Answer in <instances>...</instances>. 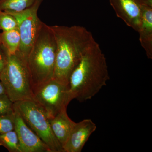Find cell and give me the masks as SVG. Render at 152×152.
<instances>
[{
  "label": "cell",
  "instance_id": "6da1fadb",
  "mask_svg": "<svg viewBox=\"0 0 152 152\" xmlns=\"http://www.w3.org/2000/svg\"><path fill=\"white\" fill-rule=\"evenodd\" d=\"M50 26L57 45L53 79L69 85L71 74L87 49L96 40L92 33L82 26Z\"/></svg>",
  "mask_w": 152,
  "mask_h": 152
},
{
  "label": "cell",
  "instance_id": "7a4b0ae2",
  "mask_svg": "<svg viewBox=\"0 0 152 152\" xmlns=\"http://www.w3.org/2000/svg\"><path fill=\"white\" fill-rule=\"evenodd\" d=\"M109 79L105 56L95 41L71 74L69 81L71 97L80 102L91 99L106 86Z\"/></svg>",
  "mask_w": 152,
  "mask_h": 152
},
{
  "label": "cell",
  "instance_id": "3957f363",
  "mask_svg": "<svg viewBox=\"0 0 152 152\" xmlns=\"http://www.w3.org/2000/svg\"><path fill=\"white\" fill-rule=\"evenodd\" d=\"M56 54L53 33L50 26L42 22L26 59L33 88L53 78Z\"/></svg>",
  "mask_w": 152,
  "mask_h": 152
},
{
  "label": "cell",
  "instance_id": "277c9868",
  "mask_svg": "<svg viewBox=\"0 0 152 152\" xmlns=\"http://www.w3.org/2000/svg\"><path fill=\"white\" fill-rule=\"evenodd\" d=\"M0 80L6 94L13 103L33 99L32 85L26 60L19 51L9 55Z\"/></svg>",
  "mask_w": 152,
  "mask_h": 152
},
{
  "label": "cell",
  "instance_id": "5b68a950",
  "mask_svg": "<svg viewBox=\"0 0 152 152\" xmlns=\"http://www.w3.org/2000/svg\"><path fill=\"white\" fill-rule=\"evenodd\" d=\"M13 109L18 112L26 124L49 147L51 152H64L54 134L46 113L33 99L13 103Z\"/></svg>",
  "mask_w": 152,
  "mask_h": 152
},
{
  "label": "cell",
  "instance_id": "8992f818",
  "mask_svg": "<svg viewBox=\"0 0 152 152\" xmlns=\"http://www.w3.org/2000/svg\"><path fill=\"white\" fill-rule=\"evenodd\" d=\"M34 100L42 108L49 119L63 110L72 100L69 85L54 79L33 88Z\"/></svg>",
  "mask_w": 152,
  "mask_h": 152
},
{
  "label": "cell",
  "instance_id": "52a82bcc",
  "mask_svg": "<svg viewBox=\"0 0 152 152\" xmlns=\"http://www.w3.org/2000/svg\"><path fill=\"white\" fill-rule=\"evenodd\" d=\"M42 1L36 0L31 7L21 12L5 11L16 20L21 38L19 52L26 60L42 23L37 13Z\"/></svg>",
  "mask_w": 152,
  "mask_h": 152
},
{
  "label": "cell",
  "instance_id": "ba28073f",
  "mask_svg": "<svg viewBox=\"0 0 152 152\" xmlns=\"http://www.w3.org/2000/svg\"><path fill=\"white\" fill-rule=\"evenodd\" d=\"M14 111V130L18 135L21 152H51L49 147L26 124L18 112L15 109Z\"/></svg>",
  "mask_w": 152,
  "mask_h": 152
},
{
  "label": "cell",
  "instance_id": "9c48e42d",
  "mask_svg": "<svg viewBox=\"0 0 152 152\" xmlns=\"http://www.w3.org/2000/svg\"><path fill=\"white\" fill-rule=\"evenodd\" d=\"M109 1L117 16L138 32L142 16V7L139 0H109Z\"/></svg>",
  "mask_w": 152,
  "mask_h": 152
},
{
  "label": "cell",
  "instance_id": "30bf717a",
  "mask_svg": "<svg viewBox=\"0 0 152 152\" xmlns=\"http://www.w3.org/2000/svg\"><path fill=\"white\" fill-rule=\"evenodd\" d=\"M96 124L90 119L76 123L63 148L64 152H80L90 136L96 129Z\"/></svg>",
  "mask_w": 152,
  "mask_h": 152
},
{
  "label": "cell",
  "instance_id": "8fae6325",
  "mask_svg": "<svg viewBox=\"0 0 152 152\" xmlns=\"http://www.w3.org/2000/svg\"><path fill=\"white\" fill-rule=\"evenodd\" d=\"M142 16L138 32L141 45L148 58L152 59V5H141Z\"/></svg>",
  "mask_w": 152,
  "mask_h": 152
},
{
  "label": "cell",
  "instance_id": "7c38bea8",
  "mask_svg": "<svg viewBox=\"0 0 152 152\" xmlns=\"http://www.w3.org/2000/svg\"><path fill=\"white\" fill-rule=\"evenodd\" d=\"M49 121L54 134L63 147L76 123L70 118L67 114L66 110L49 119Z\"/></svg>",
  "mask_w": 152,
  "mask_h": 152
},
{
  "label": "cell",
  "instance_id": "4fadbf2b",
  "mask_svg": "<svg viewBox=\"0 0 152 152\" xmlns=\"http://www.w3.org/2000/svg\"><path fill=\"white\" fill-rule=\"evenodd\" d=\"M0 43L10 55L14 54L19 51L21 38L18 28L0 33Z\"/></svg>",
  "mask_w": 152,
  "mask_h": 152
},
{
  "label": "cell",
  "instance_id": "5bb4252c",
  "mask_svg": "<svg viewBox=\"0 0 152 152\" xmlns=\"http://www.w3.org/2000/svg\"><path fill=\"white\" fill-rule=\"evenodd\" d=\"M36 0H0V11L21 12L31 7Z\"/></svg>",
  "mask_w": 152,
  "mask_h": 152
},
{
  "label": "cell",
  "instance_id": "9a60e30c",
  "mask_svg": "<svg viewBox=\"0 0 152 152\" xmlns=\"http://www.w3.org/2000/svg\"><path fill=\"white\" fill-rule=\"evenodd\" d=\"M0 146L10 152H21L18 137L15 130L0 134Z\"/></svg>",
  "mask_w": 152,
  "mask_h": 152
},
{
  "label": "cell",
  "instance_id": "2e32d148",
  "mask_svg": "<svg viewBox=\"0 0 152 152\" xmlns=\"http://www.w3.org/2000/svg\"><path fill=\"white\" fill-rule=\"evenodd\" d=\"M15 18L12 15L4 11H0V30L3 31L18 28Z\"/></svg>",
  "mask_w": 152,
  "mask_h": 152
},
{
  "label": "cell",
  "instance_id": "e0dca14e",
  "mask_svg": "<svg viewBox=\"0 0 152 152\" xmlns=\"http://www.w3.org/2000/svg\"><path fill=\"white\" fill-rule=\"evenodd\" d=\"M14 127V111L9 113L0 115V134L13 130Z\"/></svg>",
  "mask_w": 152,
  "mask_h": 152
},
{
  "label": "cell",
  "instance_id": "ac0fdd59",
  "mask_svg": "<svg viewBox=\"0 0 152 152\" xmlns=\"http://www.w3.org/2000/svg\"><path fill=\"white\" fill-rule=\"evenodd\" d=\"M14 111L13 103L6 94L0 95V115Z\"/></svg>",
  "mask_w": 152,
  "mask_h": 152
},
{
  "label": "cell",
  "instance_id": "d6986e66",
  "mask_svg": "<svg viewBox=\"0 0 152 152\" xmlns=\"http://www.w3.org/2000/svg\"><path fill=\"white\" fill-rule=\"evenodd\" d=\"M9 55L5 48L0 43V75L7 63Z\"/></svg>",
  "mask_w": 152,
  "mask_h": 152
},
{
  "label": "cell",
  "instance_id": "ffe728a7",
  "mask_svg": "<svg viewBox=\"0 0 152 152\" xmlns=\"http://www.w3.org/2000/svg\"><path fill=\"white\" fill-rule=\"evenodd\" d=\"M3 94H6L5 89L0 80V95Z\"/></svg>",
  "mask_w": 152,
  "mask_h": 152
}]
</instances>
